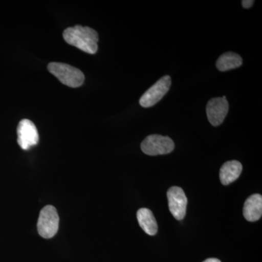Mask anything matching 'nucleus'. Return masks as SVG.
Wrapping results in <instances>:
<instances>
[{"label":"nucleus","mask_w":262,"mask_h":262,"mask_svg":"<svg viewBox=\"0 0 262 262\" xmlns=\"http://www.w3.org/2000/svg\"><path fill=\"white\" fill-rule=\"evenodd\" d=\"M63 37L70 46L89 54H95L98 51V33L90 27L80 25L70 27L65 29Z\"/></svg>","instance_id":"nucleus-1"},{"label":"nucleus","mask_w":262,"mask_h":262,"mask_svg":"<svg viewBox=\"0 0 262 262\" xmlns=\"http://www.w3.org/2000/svg\"><path fill=\"white\" fill-rule=\"evenodd\" d=\"M48 71L58 80L71 88H78L83 84L84 75L80 70L67 63L52 62L48 64Z\"/></svg>","instance_id":"nucleus-2"},{"label":"nucleus","mask_w":262,"mask_h":262,"mask_svg":"<svg viewBox=\"0 0 262 262\" xmlns=\"http://www.w3.org/2000/svg\"><path fill=\"white\" fill-rule=\"evenodd\" d=\"M59 227V217L55 207L46 206L41 210L37 222L38 233L43 238L50 239L56 235Z\"/></svg>","instance_id":"nucleus-3"},{"label":"nucleus","mask_w":262,"mask_h":262,"mask_svg":"<svg viewBox=\"0 0 262 262\" xmlns=\"http://www.w3.org/2000/svg\"><path fill=\"white\" fill-rule=\"evenodd\" d=\"M175 144L168 136L151 135L147 136L141 144L144 154L150 156L169 154L173 151Z\"/></svg>","instance_id":"nucleus-4"},{"label":"nucleus","mask_w":262,"mask_h":262,"mask_svg":"<svg viewBox=\"0 0 262 262\" xmlns=\"http://www.w3.org/2000/svg\"><path fill=\"white\" fill-rule=\"evenodd\" d=\"M170 84L171 78L170 76H164L160 78L141 96L139 101L141 106L144 108H149L159 102L168 92Z\"/></svg>","instance_id":"nucleus-5"},{"label":"nucleus","mask_w":262,"mask_h":262,"mask_svg":"<svg viewBox=\"0 0 262 262\" xmlns=\"http://www.w3.org/2000/svg\"><path fill=\"white\" fill-rule=\"evenodd\" d=\"M168 206L170 213L177 220L184 218L187 211V198L181 187H172L168 189Z\"/></svg>","instance_id":"nucleus-6"},{"label":"nucleus","mask_w":262,"mask_h":262,"mask_svg":"<svg viewBox=\"0 0 262 262\" xmlns=\"http://www.w3.org/2000/svg\"><path fill=\"white\" fill-rule=\"evenodd\" d=\"M17 134L18 145L24 150H28L32 146L37 145L39 141L37 127L28 119H24L19 122Z\"/></svg>","instance_id":"nucleus-7"},{"label":"nucleus","mask_w":262,"mask_h":262,"mask_svg":"<svg viewBox=\"0 0 262 262\" xmlns=\"http://www.w3.org/2000/svg\"><path fill=\"white\" fill-rule=\"evenodd\" d=\"M228 111L229 103L225 96L212 98L207 103V117L213 126H219L223 122Z\"/></svg>","instance_id":"nucleus-8"},{"label":"nucleus","mask_w":262,"mask_h":262,"mask_svg":"<svg viewBox=\"0 0 262 262\" xmlns=\"http://www.w3.org/2000/svg\"><path fill=\"white\" fill-rule=\"evenodd\" d=\"M262 215V196L255 194L250 196L245 202L244 215L248 222H256Z\"/></svg>","instance_id":"nucleus-9"},{"label":"nucleus","mask_w":262,"mask_h":262,"mask_svg":"<svg viewBox=\"0 0 262 262\" xmlns=\"http://www.w3.org/2000/svg\"><path fill=\"white\" fill-rule=\"evenodd\" d=\"M242 170V164L237 160L226 162L220 169L221 182L223 185H229L239 178Z\"/></svg>","instance_id":"nucleus-10"},{"label":"nucleus","mask_w":262,"mask_h":262,"mask_svg":"<svg viewBox=\"0 0 262 262\" xmlns=\"http://www.w3.org/2000/svg\"><path fill=\"white\" fill-rule=\"evenodd\" d=\"M138 222L141 229L149 235L153 236L158 230V223L155 220L152 212L148 208H143L137 212Z\"/></svg>","instance_id":"nucleus-11"},{"label":"nucleus","mask_w":262,"mask_h":262,"mask_svg":"<svg viewBox=\"0 0 262 262\" xmlns=\"http://www.w3.org/2000/svg\"><path fill=\"white\" fill-rule=\"evenodd\" d=\"M243 64L241 56L232 52L224 53L216 61V68L221 72L234 70Z\"/></svg>","instance_id":"nucleus-12"},{"label":"nucleus","mask_w":262,"mask_h":262,"mask_svg":"<svg viewBox=\"0 0 262 262\" xmlns=\"http://www.w3.org/2000/svg\"><path fill=\"white\" fill-rule=\"evenodd\" d=\"M253 3H254V1H253V0H244V1H242L243 7L244 8H247V9L251 8Z\"/></svg>","instance_id":"nucleus-13"},{"label":"nucleus","mask_w":262,"mask_h":262,"mask_svg":"<svg viewBox=\"0 0 262 262\" xmlns=\"http://www.w3.org/2000/svg\"><path fill=\"white\" fill-rule=\"evenodd\" d=\"M203 262H221V261L220 259H218V258H211L205 260V261Z\"/></svg>","instance_id":"nucleus-14"}]
</instances>
